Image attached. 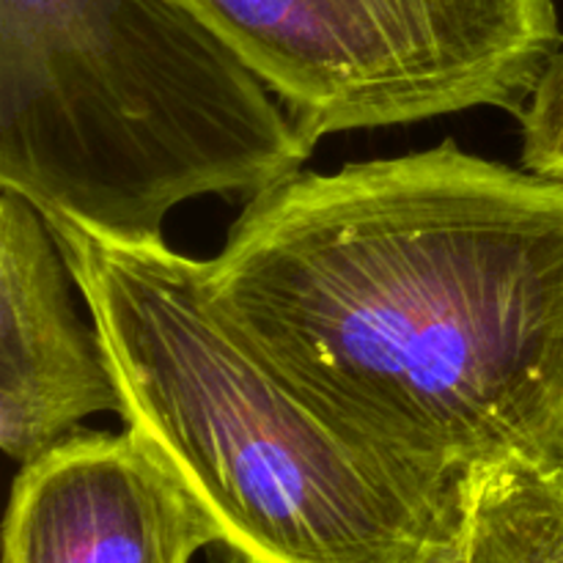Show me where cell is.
Returning a JSON list of instances; mask_svg holds the SVG:
<instances>
[{"label": "cell", "instance_id": "obj_1", "mask_svg": "<svg viewBox=\"0 0 563 563\" xmlns=\"http://www.w3.org/2000/svg\"><path fill=\"white\" fill-rule=\"evenodd\" d=\"M207 289L330 423L454 489L561 460L563 185L454 141L247 198Z\"/></svg>", "mask_w": 563, "mask_h": 563}, {"label": "cell", "instance_id": "obj_2", "mask_svg": "<svg viewBox=\"0 0 563 563\" xmlns=\"http://www.w3.org/2000/svg\"><path fill=\"white\" fill-rule=\"evenodd\" d=\"M126 432L207 511L223 563H416L454 489L330 423L225 319L203 262L47 218Z\"/></svg>", "mask_w": 563, "mask_h": 563}, {"label": "cell", "instance_id": "obj_3", "mask_svg": "<svg viewBox=\"0 0 563 563\" xmlns=\"http://www.w3.org/2000/svg\"><path fill=\"white\" fill-rule=\"evenodd\" d=\"M313 148L187 0H0V187L44 218L159 242L179 203L258 196Z\"/></svg>", "mask_w": 563, "mask_h": 563}, {"label": "cell", "instance_id": "obj_4", "mask_svg": "<svg viewBox=\"0 0 563 563\" xmlns=\"http://www.w3.org/2000/svg\"><path fill=\"white\" fill-rule=\"evenodd\" d=\"M317 146L473 108L520 115L561 47L555 0H187Z\"/></svg>", "mask_w": 563, "mask_h": 563}, {"label": "cell", "instance_id": "obj_5", "mask_svg": "<svg viewBox=\"0 0 563 563\" xmlns=\"http://www.w3.org/2000/svg\"><path fill=\"white\" fill-rule=\"evenodd\" d=\"M218 533L132 432H75L20 465L3 563H190Z\"/></svg>", "mask_w": 563, "mask_h": 563}, {"label": "cell", "instance_id": "obj_6", "mask_svg": "<svg viewBox=\"0 0 563 563\" xmlns=\"http://www.w3.org/2000/svg\"><path fill=\"white\" fill-rule=\"evenodd\" d=\"M47 218L0 187V449L31 462L121 399Z\"/></svg>", "mask_w": 563, "mask_h": 563}, {"label": "cell", "instance_id": "obj_7", "mask_svg": "<svg viewBox=\"0 0 563 563\" xmlns=\"http://www.w3.org/2000/svg\"><path fill=\"white\" fill-rule=\"evenodd\" d=\"M465 563H563V462L504 456L460 482Z\"/></svg>", "mask_w": 563, "mask_h": 563}, {"label": "cell", "instance_id": "obj_8", "mask_svg": "<svg viewBox=\"0 0 563 563\" xmlns=\"http://www.w3.org/2000/svg\"><path fill=\"white\" fill-rule=\"evenodd\" d=\"M517 119L522 124V168L563 185V47L548 60Z\"/></svg>", "mask_w": 563, "mask_h": 563}, {"label": "cell", "instance_id": "obj_9", "mask_svg": "<svg viewBox=\"0 0 563 563\" xmlns=\"http://www.w3.org/2000/svg\"><path fill=\"white\" fill-rule=\"evenodd\" d=\"M416 563H465V537H462V493L451 495L438 528L429 537Z\"/></svg>", "mask_w": 563, "mask_h": 563}, {"label": "cell", "instance_id": "obj_10", "mask_svg": "<svg viewBox=\"0 0 563 563\" xmlns=\"http://www.w3.org/2000/svg\"><path fill=\"white\" fill-rule=\"evenodd\" d=\"M561 454H563V438H561Z\"/></svg>", "mask_w": 563, "mask_h": 563}]
</instances>
